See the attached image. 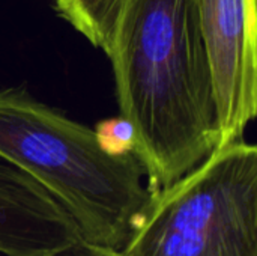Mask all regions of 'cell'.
<instances>
[{
    "mask_svg": "<svg viewBox=\"0 0 257 256\" xmlns=\"http://www.w3.org/2000/svg\"><path fill=\"white\" fill-rule=\"evenodd\" d=\"M0 160L48 190L74 219L83 243L120 250L152 202L133 152H113L95 130L38 101L0 89Z\"/></svg>",
    "mask_w": 257,
    "mask_h": 256,
    "instance_id": "cell-2",
    "label": "cell"
},
{
    "mask_svg": "<svg viewBox=\"0 0 257 256\" xmlns=\"http://www.w3.org/2000/svg\"><path fill=\"white\" fill-rule=\"evenodd\" d=\"M125 0H53L56 14L108 54Z\"/></svg>",
    "mask_w": 257,
    "mask_h": 256,
    "instance_id": "cell-6",
    "label": "cell"
},
{
    "mask_svg": "<svg viewBox=\"0 0 257 256\" xmlns=\"http://www.w3.org/2000/svg\"><path fill=\"white\" fill-rule=\"evenodd\" d=\"M0 256H5V255H2V253H0Z\"/></svg>",
    "mask_w": 257,
    "mask_h": 256,
    "instance_id": "cell-9",
    "label": "cell"
},
{
    "mask_svg": "<svg viewBox=\"0 0 257 256\" xmlns=\"http://www.w3.org/2000/svg\"><path fill=\"white\" fill-rule=\"evenodd\" d=\"M217 104V148L244 139L257 115V0H197Z\"/></svg>",
    "mask_w": 257,
    "mask_h": 256,
    "instance_id": "cell-4",
    "label": "cell"
},
{
    "mask_svg": "<svg viewBox=\"0 0 257 256\" xmlns=\"http://www.w3.org/2000/svg\"><path fill=\"white\" fill-rule=\"evenodd\" d=\"M123 256H257V148H215L158 192Z\"/></svg>",
    "mask_w": 257,
    "mask_h": 256,
    "instance_id": "cell-3",
    "label": "cell"
},
{
    "mask_svg": "<svg viewBox=\"0 0 257 256\" xmlns=\"http://www.w3.org/2000/svg\"><path fill=\"white\" fill-rule=\"evenodd\" d=\"M57 256H123L119 250L107 249V247H99L93 244H87L80 241L75 247L69 249L68 252Z\"/></svg>",
    "mask_w": 257,
    "mask_h": 256,
    "instance_id": "cell-8",
    "label": "cell"
},
{
    "mask_svg": "<svg viewBox=\"0 0 257 256\" xmlns=\"http://www.w3.org/2000/svg\"><path fill=\"white\" fill-rule=\"evenodd\" d=\"M119 116L155 196L218 143L214 83L197 0H125L111 48Z\"/></svg>",
    "mask_w": 257,
    "mask_h": 256,
    "instance_id": "cell-1",
    "label": "cell"
},
{
    "mask_svg": "<svg viewBox=\"0 0 257 256\" xmlns=\"http://www.w3.org/2000/svg\"><path fill=\"white\" fill-rule=\"evenodd\" d=\"M95 131L107 149L113 152H133V130L123 118L102 121Z\"/></svg>",
    "mask_w": 257,
    "mask_h": 256,
    "instance_id": "cell-7",
    "label": "cell"
},
{
    "mask_svg": "<svg viewBox=\"0 0 257 256\" xmlns=\"http://www.w3.org/2000/svg\"><path fill=\"white\" fill-rule=\"evenodd\" d=\"M80 241L63 205L32 177L0 160V253L57 256Z\"/></svg>",
    "mask_w": 257,
    "mask_h": 256,
    "instance_id": "cell-5",
    "label": "cell"
}]
</instances>
